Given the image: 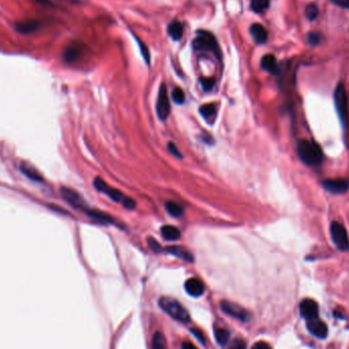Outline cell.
<instances>
[{
  "mask_svg": "<svg viewBox=\"0 0 349 349\" xmlns=\"http://www.w3.org/2000/svg\"><path fill=\"white\" fill-rule=\"evenodd\" d=\"M297 154L300 161L308 166L320 165L324 161V154L321 147L315 142L301 140L297 145Z\"/></svg>",
  "mask_w": 349,
  "mask_h": 349,
  "instance_id": "1",
  "label": "cell"
},
{
  "mask_svg": "<svg viewBox=\"0 0 349 349\" xmlns=\"http://www.w3.org/2000/svg\"><path fill=\"white\" fill-rule=\"evenodd\" d=\"M93 185L97 191L107 194V195L109 196L113 201L122 203L125 206V209H127V210H134L135 209L136 202L134 201V199L125 195V194L123 192H121L119 189H115V188L108 186L103 179H101L99 177L95 178Z\"/></svg>",
  "mask_w": 349,
  "mask_h": 349,
  "instance_id": "2",
  "label": "cell"
},
{
  "mask_svg": "<svg viewBox=\"0 0 349 349\" xmlns=\"http://www.w3.org/2000/svg\"><path fill=\"white\" fill-rule=\"evenodd\" d=\"M159 303L163 312H165L176 321L181 322H189L191 321L187 309L178 300L171 298V297H161Z\"/></svg>",
  "mask_w": 349,
  "mask_h": 349,
  "instance_id": "3",
  "label": "cell"
},
{
  "mask_svg": "<svg viewBox=\"0 0 349 349\" xmlns=\"http://www.w3.org/2000/svg\"><path fill=\"white\" fill-rule=\"evenodd\" d=\"M335 107L337 109L341 124L346 128L349 124V101L344 84L340 83L334 92Z\"/></svg>",
  "mask_w": 349,
  "mask_h": 349,
  "instance_id": "4",
  "label": "cell"
},
{
  "mask_svg": "<svg viewBox=\"0 0 349 349\" xmlns=\"http://www.w3.org/2000/svg\"><path fill=\"white\" fill-rule=\"evenodd\" d=\"M193 47L197 50L211 51L217 57L221 56V50H219L216 39L209 31L200 30L197 32V37L193 41Z\"/></svg>",
  "mask_w": 349,
  "mask_h": 349,
  "instance_id": "5",
  "label": "cell"
},
{
  "mask_svg": "<svg viewBox=\"0 0 349 349\" xmlns=\"http://www.w3.org/2000/svg\"><path fill=\"white\" fill-rule=\"evenodd\" d=\"M330 234L333 243L339 250L347 251L349 250V237L345 227L338 223L333 222L330 226Z\"/></svg>",
  "mask_w": 349,
  "mask_h": 349,
  "instance_id": "6",
  "label": "cell"
},
{
  "mask_svg": "<svg viewBox=\"0 0 349 349\" xmlns=\"http://www.w3.org/2000/svg\"><path fill=\"white\" fill-rule=\"evenodd\" d=\"M157 111H158L159 118L161 121H164L169 118L171 112V103H170L169 95H167V88L164 84H161L160 88L158 103H157Z\"/></svg>",
  "mask_w": 349,
  "mask_h": 349,
  "instance_id": "7",
  "label": "cell"
},
{
  "mask_svg": "<svg viewBox=\"0 0 349 349\" xmlns=\"http://www.w3.org/2000/svg\"><path fill=\"white\" fill-rule=\"evenodd\" d=\"M219 305H221L223 312L232 318H235L241 322H247L249 320V314L247 310H245L237 303L223 300Z\"/></svg>",
  "mask_w": 349,
  "mask_h": 349,
  "instance_id": "8",
  "label": "cell"
},
{
  "mask_svg": "<svg viewBox=\"0 0 349 349\" xmlns=\"http://www.w3.org/2000/svg\"><path fill=\"white\" fill-rule=\"evenodd\" d=\"M299 310L302 318L307 322L319 318V305L313 299H303L300 302Z\"/></svg>",
  "mask_w": 349,
  "mask_h": 349,
  "instance_id": "9",
  "label": "cell"
},
{
  "mask_svg": "<svg viewBox=\"0 0 349 349\" xmlns=\"http://www.w3.org/2000/svg\"><path fill=\"white\" fill-rule=\"evenodd\" d=\"M322 186L331 193H345L349 189V182L345 179H329L322 181Z\"/></svg>",
  "mask_w": 349,
  "mask_h": 349,
  "instance_id": "10",
  "label": "cell"
},
{
  "mask_svg": "<svg viewBox=\"0 0 349 349\" xmlns=\"http://www.w3.org/2000/svg\"><path fill=\"white\" fill-rule=\"evenodd\" d=\"M307 329L314 336L321 339H324L328 335V327L324 322L319 318L307 322Z\"/></svg>",
  "mask_w": 349,
  "mask_h": 349,
  "instance_id": "11",
  "label": "cell"
},
{
  "mask_svg": "<svg viewBox=\"0 0 349 349\" xmlns=\"http://www.w3.org/2000/svg\"><path fill=\"white\" fill-rule=\"evenodd\" d=\"M61 193H62V196L66 198V200L70 204L75 206L76 209L83 210L84 212L86 211V206L83 198L76 191L69 188H61Z\"/></svg>",
  "mask_w": 349,
  "mask_h": 349,
  "instance_id": "12",
  "label": "cell"
},
{
  "mask_svg": "<svg viewBox=\"0 0 349 349\" xmlns=\"http://www.w3.org/2000/svg\"><path fill=\"white\" fill-rule=\"evenodd\" d=\"M185 290L187 291V293L189 295L194 296V297H198L204 293L205 287H204V284L201 280H199L197 278H191V279H188L185 283Z\"/></svg>",
  "mask_w": 349,
  "mask_h": 349,
  "instance_id": "13",
  "label": "cell"
},
{
  "mask_svg": "<svg viewBox=\"0 0 349 349\" xmlns=\"http://www.w3.org/2000/svg\"><path fill=\"white\" fill-rule=\"evenodd\" d=\"M261 66L265 71H267L268 74L273 75V76H277L280 73L279 63H278L275 55H273V54H266L262 58Z\"/></svg>",
  "mask_w": 349,
  "mask_h": 349,
  "instance_id": "14",
  "label": "cell"
},
{
  "mask_svg": "<svg viewBox=\"0 0 349 349\" xmlns=\"http://www.w3.org/2000/svg\"><path fill=\"white\" fill-rule=\"evenodd\" d=\"M249 32H250V35L253 38V40L257 44H264V43L267 42V40H268V31L266 30V28L264 27L263 25L257 24V23L251 25L250 28H249Z\"/></svg>",
  "mask_w": 349,
  "mask_h": 349,
  "instance_id": "15",
  "label": "cell"
},
{
  "mask_svg": "<svg viewBox=\"0 0 349 349\" xmlns=\"http://www.w3.org/2000/svg\"><path fill=\"white\" fill-rule=\"evenodd\" d=\"M165 250L169 252L170 254L172 255H175L179 258H181V260H183L187 263H192L194 261V258H193V255L190 251H188L186 248L184 247H181V246H169V247H166Z\"/></svg>",
  "mask_w": 349,
  "mask_h": 349,
  "instance_id": "16",
  "label": "cell"
},
{
  "mask_svg": "<svg viewBox=\"0 0 349 349\" xmlns=\"http://www.w3.org/2000/svg\"><path fill=\"white\" fill-rule=\"evenodd\" d=\"M183 33L184 26L179 21H173L169 25V27H167V34H169L170 37L175 41H179L180 39L183 37Z\"/></svg>",
  "mask_w": 349,
  "mask_h": 349,
  "instance_id": "17",
  "label": "cell"
},
{
  "mask_svg": "<svg viewBox=\"0 0 349 349\" xmlns=\"http://www.w3.org/2000/svg\"><path fill=\"white\" fill-rule=\"evenodd\" d=\"M161 233L162 238L169 241H175L181 238V231L175 226H171V225L163 226L161 230Z\"/></svg>",
  "mask_w": 349,
  "mask_h": 349,
  "instance_id": "18",
  "label": "cell"
},
{
  "mask_svg": "<svg viewBox=\"0 0 349 349\" xmlns=\"http://www.w3.org/2000/svg\"><path fill=\"white\" fill-rule=\"evenodd\" d=\"M21 171L28 178H30L34 181H37V182H40V181H42V177H41L40 173H39L33 165H31L27 162L21 163Z\"/></svg>",
  "mask_w": 349,
  "mask_h": 349,
  "instance_id": "19",
  "label": "cell"
},
{
  "mask_svg": "<svg viewBox=\"0 0 349 349\" xmlns=\"http://www.w3.org/2000/svg\"><path fill=\"white\" fill-rule=\"evenodd\" d=\"M87 213V215L92 217L93 219L100 223H107V224H111L113 221L110 215L102 213V212H98V211H93V210H86L85 211Z\"/></svg>",
  "mask_w": 349,
  "mask_h": 349,
  "instance_id": "20",
  "label": "cell"
},
{
  "mask_svg": "<svg viewBox=\"0 0 349 349\" xmlns=\"http://www.w3.org/2000/svg\"><path fill=\"white\" fill-rule=\"evenodd\" d=\"M81 54V48L78 45H72L67 48L66 53H64V59L68 62L75 61Z\"/></svg>",
  "mask_w": 349,
  "mask_h": 349,
  "instance_id": "21",
  "label": "cell"
},
{
  "mask_svg": "<svg viewBox=\"0 0 349 349\" xmlns=\"http://www.w3.org/2000/svg\"><path fill=\"white\" fill-rule=\"evenodd\" d=\"M165 210L172 216H175V217H179L183 215L182 206L174 201H167L165 203Z\"/></svg>",
  "mask_w": 349,
  "mask_h": 349,
  "instance_id": "22",
  "label": "cell"
},
{
  "mask_svg": "<svg viewBox=\"0 0 349 349\" xmlns=\"http://www.w3.org/2000/svg\"><path fill=\"white\" fill-rule=\"evenodd\" d=\"M215 337L219 345H225L230 339V333L224 328H216L215 330Z\"/></svg>",
  "mask_w": 349,
  "mask_h": 349,
  "instance_id": "23",
  "label": "cell"
},
{
  "mask_svg": "<svg viewBox=\"0 0 349 349\" xmlns=\"http://www.w3.org/2000/svg\"><path fill=\"white\" fill-rule=\"evenodd\" d=\"M152 349H167L166 340L161 332H157L152 338Z\"/></svg>",
  "mask_w": 349,
  "mask_h": 349,
  "instance_id": "24",
  "label": "cell"
},
{
  "mask_svg": "<svg viewBox=\"0 0 349 349\" xmlns=\"http://www.w3.org/2000/svg\"><path fill=\"white\" fill-rule=\"evenodd\" d=\"M269 6V0H251L250 8L257 14L264 12Z\"/></svg>",
  "mask_w": 349,
  "mask_h": 349,
  "instance_id": "25",
  "label": "cell"
},
{
  "mask_svg": "<svg viewBox=\"0 0 349 349\" xmlns=\"http://www.w3.org/2000/svg\"><path fill=\"white\" fill-rule=\"evenodd\" d=\"M39 27V23L38 22H25L22 24H19L17 26V29L22 32V33H30L35 31L37 28Z\"/></svg>",
  "mask_w": 349,
  "mask_h": 349,
  "instance_id": "26",
  "label": "cell"
},
{
  "mask_svg": "<svg viewBox=\"0 0 349 349\" xmlns=\"http://www.w3.org/2000/svg\"><path fill=\"white\" fill-rule=\"evenodd\" d=\"M200 113L204 116V118H212L215 114V103H206V105L202 106L200 107Z\"/></svg>",
  "mask_w": 349,
  "mask_h": 349,
  "instance_id": "27",
  "label": "cell"
},
{
  "mask_svg": "<svg viewBox=\"0 0 349 349\" xmlns=\"http://www.w3.org/2000/svg\"><path fill=\"white\" fill-rule=\"evenodd\" d=\"M305 16L309 21H315L319 17V7L314 3L308 4L305 8Z\"/></svg>",
  "mask_w": 349,
  "mask_h": 349,
  "instance_id": "28",
  "label": "cell"
},
{
  "mask_svg": "<svg viewBox=\"0 0 349 349\" xmlns=\"http://www.w3.org/2000/svg\"><path fill=\"white\" fill-rule=\"evenodd\" d=\"M172 97L177 105H182V103H184V101H185V93H184L183 90L179 87L174 89V91L172 93Z\"/></svg>",
  "mask_w": 349,
  "mask_h": 349,
  "instance_id": "29",
  "label": "cell"
},
{
  "mask_svg": "<svg viewBox=\"0 0 349 349\" xmlns=\"http://www.w3.org/2000/svg\"><path fill=\"white\" fill-rule=\"evenodd\" d=\"M200 84L205 91H211L215 86V79L213 78H201Z\"/></svg>",
  "mask_w": 349,
  "mask_h": 349,
  "instance_id": "30",
  "label": "cell"
},
{
  "mask_svg": "<svg viewBox=\"0 0 349 349\" xmlns=\"http://www.w3.org/2000/svg\"><path fill=\"white\" fill-rule=\"evenodd\" d=\"M307 42L309 45L317 46L321 42V35L316 32H312L307 35Z\"/></svg>",
  "mask_w": 349,
  "mask_h": 349,
  "instance_id": "31",
  "label": "cell"
},
{
  "mask_svg": "<svg viewBox=\"0 0 349 349\" xmlns=\"http://www.w3.org/2000/svg\"><path fill=\"white\" fill-rule=\"evenodd\" d=\"M137 40H138V44H139V47H140V50H141L142 56H143V58L146 61V63L149 64L150 63V54H149V51H148L146 45L143 42H141L139 39H137Z\"/></svg>",
  "mask_w": 349,
  "mask_h": 349,
  "instance_id": "32",
  "label": "cell"
},
{
  "mask_svg": "<svg viewBox=\"0 0 349 349\" xmlns=\"http://www.w3.org/2000/svg\"><path fill=\"white\" fill-rule=\"evenodd\" d=\"M148 245L151 250H153L154 252H161L162 250L161 245L153 238H148Z\"/></svg>",
  "mask_w": 349,
  "mask_h": 349,
  "instance_id": "33",
  "label": "cell"
},
{
  "mask_svg": "<svg viewBox=\"0 0 349 349\" xmlns=\"http://www.w3.org/2000/svg\"><path fill=\"white\" fill-rule=\"evenodd\" d=\"M228 349H246V343H245L243 340L235 339L230 344Z\"/></svg>",
  "mask_w": 349,
  "mask_h": 349,
  "instance_id": "34",
  "label": "cell"
},
{
  "mask_svg": "<svg viewBox=\"0 0 349 349\" xmlns=\"http://www.w3.org/2000/svg\"><path fill=\"white\" fill-rule=\"evenodd\" d=\"M191 333L195 336V337L199 340V342H201L202 344H205V337H204V335L203 333L198 330V329H191Z\"/></svg>",
  "mask_w": 349,
  "mask_h": 349,
  "instance_id": "35",
  "label": "cell"
},
{
  "mask_svg": "<svg viewBox=\"0 0 349 349\" xmlns=\"http://www.w3.org/2000/svg\"><path fill=\"white\" fill-rule=\"evenodd\" d=\"M331 2L341 8L349 9V0H331Z\"/></svg>",
  "mask_w": 349,
  "mask_h": 349,
  "instance_id": "36",
  "label": "cell"
},
{
  "mask_svg": "<svg viewBox=\"0 0 349 349\" xmlns=\"http://www.w3.org/2000/svg\"><path fill=\"white\" fill-rule=\"evenodd\" d=\"M167 148H169V150H170V152L172 153V154H174L175 155V157H177V158H182V154H181L180 153V151H179V149H178V147L174 144V143H172V142H170V143H169V145H167Z\"/></svg>",
  "mask_w": 349,
  "mask_h": 349,
  "instance_id": "37",
  "label": "cell"
},
{
  "mask_svg": "<svg viewBox=\"0 0 349 349\" xmlns=\"http://www.w3.org/2000/svg\"><path fill=\"white\" fill-rule=\"evenodd\" d=\"M251 349H271V347L269 346V344H268L267 342H264V341H260V342H256Z\"/></svg>",
  "mask_w": 349,
  "mask_h": 349,
  "instance_id": "38",
  "label": "cell"
},
{
  "mask_svg": "<svg viewBox=\"0 0 349 349\" xmlns=\"http://www.w3.org/2000/svg\"><path fill=\"white\" fill-rule=\"evenodd\" d=\"M181 349H198L195 345H194L193 343L189 342V341H186L182 344V346H181Z\"/></svg>",
  "mask_w": 349,
  "mask_h": 349,
  "instance_id": "39",
  "label": "cell"
},
{
  "mask_svg": "<svg viewBox=\"0 0 349 349\" xmlns=\"http://www.w3.org/2000/svg\"><path fill=\"white\" fill-rule=\"evenodd\" d=\"M36 1H38L40 4L42 5H48L50 2H49V0H36Z\"/></svg>",
  "mask_w": 349,
  "mask_h": 349,
  "instance_id": "40",
  "label": "cell"
}]
</instances>
